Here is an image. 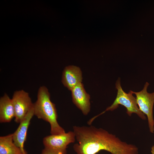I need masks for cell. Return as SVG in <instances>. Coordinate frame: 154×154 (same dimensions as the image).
I'll return each instance as SVG.
<instances>
[{"instance_id":"1","label":"cell","mask_w":154,"mask_h":154,"mask_svg":"<svg viewBox=\"0 0 154 154\" xmlns=\"http://www.w3.org/2000/svg\"><path fill=\"white\" fill-rule=\"evenodd\" d=\"M73 127L78 143L73 147L77 154H96L102 150L111 154H138L135 145L121 141L115 135L94 126Z\"/></svg>"},{"instance_id":"2","label":"cell","mask_w":154,"mask_h":154,"mask_svg":"<svg viewBox=\"0 0 154 154\" xmlns=\"http://www.w3.org/2000/svg\"><path fill=\"white\" fill-rule=\"evenodd\" d=\"M34 114L37 118L48 122L50 125L51 134H59L65 133L64 129L57 121V114L55 104L50 99L47 88L40 86L37 94V99L34 103Z\"/></svg>"},{"instance_id":"3","label":"cell","mask_w":154,"mask_h":154,"mask_svg":"<svg viewBox=\"0 0 154 154\" xmlns=\"http://www.w3.org/2000/svg\"><path fill=\"white\" fill-rule=\"evenodd\" d=\"M116 88L117 92L115 100L111 106L102 113V114L107 111L114 110L118 108L119 105H121L126 108V113L129 116H131L133 113H135L141 119L145 120L146 117L139 109L136 98L133 95L132 91L130 90L128 93L125 92L121 86L119 78L116 82Z\"/></svg>"},{"instance_id":"4","label":"cell","mask_w":154,"mask_h":154,"mask_svg":"<svg viewBox=\"0 0 154 154\" xmlns=\"http://www.w3.org/2000/svg\"><path fill=\"white\" fill-rule=\"evenodd\" d=\"M149 85V83L146 82L141 91L137 92L132 91V92L136 96L137 102L139 109L147 116L150 132L154 133L153 109L154 103V92L152 93L147 92V89Z\"/></svg>"},{"instance_id":"5","label":"cell","mask_w":154,"mask_h":154,"mask_svg":"<svg viewBox=\"0 0 154 154\" xmlns=\"http://www.w3.org/2000/svg\"><path fill=\"white\" fill-rule=\"evenodd\" d=\"M15 111V121L20 123L33 107L29 94L23 90L15 91L11 99Z\"/></svg>"},{"instance_id":"6","label":"cell","mask_w":154,"mask_h":154,"mask_svg":"<svg viewBox=\"0 0 154 154\" xmlns=\"http://www.w3.org/2000/svg\"><path fill=\"white\" fill-rule=\"evenodd\" d=\"M76 139L74 132L69 131L63 133L52 135L45 137L43 140L44 147L59 151L66 150L70 144L75 142Z\"/></svg>"},{"instance_id":"7","label":"cell","mask_w":154,"mask_h":154,"mask_svg":"<svg viewBox=\"0 0 154 154\" xmlns=\"http://www.w3.org/2000/svg\"><path fill=\"white\" fill-rule=\"evenodd\" d=\"M71 91L74 104L84 115H87L90 110V96L86 91L83 84H78Z\"/></svg>"},{"instance_id":"8","label":"cell","mask_w":154,"mask_h":154,"mask_svg":"<svg viewBox=\"0 0 154 154\" xmlns=\"http://www.w3.org/2000/svg\"><path fill=\"white\" fill-rule=\"evenodd\" d=\"M34 115L33 106L20 123L17 130L13 133L14 143L21 149L24 154H27L24 149V144L26 139L27 130L31 120Z\"/></svg>"},{"instance_id":"9","label":"cell","mask_w":154,"mask_h":154,"mask_svg":"<svg viewBox=\"0 0 154 154\" xmlns=\"http://www.w3.org/2000/svg\"><path fill=\"white\" fill-rule=\"evenodd\" d=\"M82 72L79 67L70 65L65 68L62 72V82L64 86L70 91L76 86L82 83Z\"/></svg>"},{"instance_id":"10","label":"cell","mask_w":154,"mask_h":154,"mask_svg":"<svg viewBox=\"0 0 154 154\" xmlns=\"http://www.w3.org/2000/svg\"><path fill=\"white\" fill-rule=\"evenodd\" d=\"M15 116L12 99L5 93L0 99V123L9 122Z\"/></svg>"},{"instance_id":"11","label":"cell","mask_w":154,"mask_h":154,"mask_svg":"<svg viewBox=\"0 0 154 154\" xmlns=\"http://www.w3.org/2000/svg\"><path fill=\"white\" fill-rule=\"evenodd\" d=\"M0 154H24L14 143L13 133L0 137Z\"/></svg>"},{"instance_id":"12","label":"cell","mask_w":154,"mask_h":154,"mask_svg":"<svg viewBox=\"0 0 154 154\" xmlns=\"http://www.w3.org/2000/svg\"><path fill=\"white\" fill-rule=\"evenodd\" d=\"M41 154H66V150L59 151L44 147L42 151Z\"/></svg>"},{"instance_id":"13","label":"cell","mask_w":154,"mask_h":154,"mask_svg":"<svg viewBox=\"0 0 154 154\" xmlns=\"http://www.w3.org/2000/svg\"><path fill=\"white\" fill-rule=\"evenodd\" d=\"M151 151L152 154H154V145L151 148Z\"/></svg>"}]
</instances>
